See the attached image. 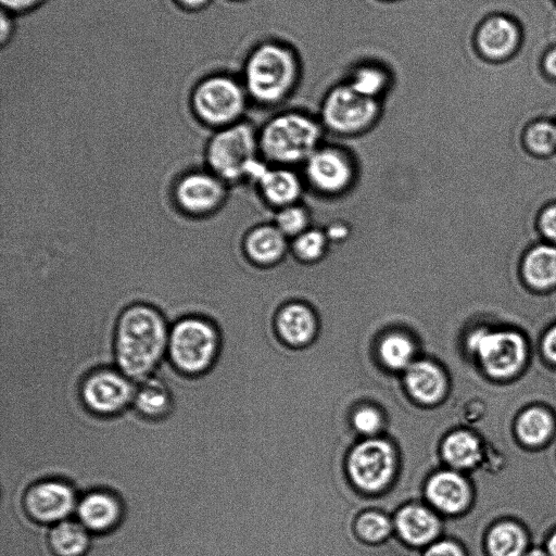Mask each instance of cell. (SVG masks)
I'll return each instance as SVG.
<instances>
[{"label": "cell", "mask_w": 556, "mask_h": 556, "mask_svg": "<svg viewBox=\"0 0 556 556\" xmlns=\"http://www.w3.org/2000/svg\"><path fill=\"white\" fill-rule=\"evenodd\" d=\"M170 325L154 305L127 304L118 313L113 331L116 368L135 382L153 375L167 355Z\"/></svg>", "instance_id": "1"}, {"label": "cell", "mask_w": 556, "mask_h": 556, "mask_svg": "<svg viewBox=\"0 0 556 556\" xmlns=\"http://www.w3.org/2000/svg\"><path fill=\"white\" fill-rule=\"evenodd\" d=\"M301 76L302 64L295 49L285 41L267 39L250 49L240 79L250 101L270 108L292 96Z\"/></svg>", "instance_id": "2"}, {"label": "cell", "mask_w": 556, "mask_h": 556, "mask_svg": "<svg viewBox=\"0 0 556 556\" xmlns=\"http://www.w3.org/2000/svg\"><path fill=\"white\" fill-rule=\"evenodd\" d=\"M318 117L301 110L279 112L258 129L262 159L269 165L302 166L323 143Z\"/></svg>", "instance_id": "3"}, {"label": "cell", "mask_w": 556, "mask_h": 556, "mask_svg": "<svg viewBox=\"0 0 556 556\" xmlns=\"http://www.w3.org/2000/svg\"><path fill=\"white\" fill-rule=\"evenodd\" d=\"M203 160L206 168L229 187L254 181L267 164L260 153L258 130L245 119L213 130Z\"/></svg>", "instance_id": "4"}, {"label": "cell", "mask_w": 556, "mask_h": 556, "mask_svg": "<svg viewBox=\"0 0 556 556\" xmlns=\"http://www.w3.org/2000/svg\"><path fill=\"white\" fill-rule=\"evenodd\" d=\"M222 336L214 320L198 314L184 315L170 325L167 359L182 375L200 376L218 358Z\"/></svg>", "instance_id": "5"}, {"label": "cell", "mask_w": 556, "mask_h": 556, "mask_svg": "<svg viewBox=\"0 0 556 556\" xmlns=\"http://www.w3.org/2000/svg\"><path fill=\"white\" fill-rule=\"evenodd\" d=\"M249 102L240 77L226 73L202 78L190 96L195 118L211 130L242 121Z\"/></svg>", "instance_id": "6"}, {"label": "cell", "mask_w": 556, "mask_h": 556, "mask_svg": "<svg viewBox=\"0 0 556 556\" xmlns=\"http://www.w3.org/2000/svg\"><path fill=\"white\" fill-rule=\"evenodd\" d=\"M381 114L382 101L368 98L341 80L321 98L318 118L325 131L339 137H356L370 130Z\"/></svg>", "instance_id": "7"}, {"label": "cell", "mask_w": 556, "mask_h": 556, "mask_svg": "<svg viewBox=\"0 0 556 556\" xmlns=\"http://www.w3.org/2000/svg\"><path fill=\"white\" fill-rule=\"evenodd\" d=\"M229 188L206 167H194L174 179L170 185V198L180 213L193 218H204L224 208Z\"/></svg>", "instance_id": "8"}, {"label": "cell", "mask_w": 556, "mask_h": 556, "mask_svg": "<svg viewBox=\"0 0 556 556\" xmlns=\"http://www.w3.org/2000/svg\"><path fill=\"white\" fill-rule=\"evenodd\" d=\"M137 383L117 368L100 366L89 370L78 382V397L91 414L116 416L132 404Z\"/></svg>", "instance_id": "9"}, {"label": "cell", "mask_w": 556, "mask_h": 556, "mask_svg": "<svg viewBox=\"0 0 556 556\" xmlns=\"http://www.w3.org/2000/svg\"><path fill=\"white\" fill-rule=\"evenodd\" d=\"M467 346L486 372L497 378L516 372L526 356L525 339L509 329L478 327L468 334Z\"/></svg>", "instance_id": "10"}, {"label": "cell", "mask_w": 556, "mask_h": 556, "mask_svg": "<svg viewBox=\"0 0 556 556\" xmlns=\"http://www.w3.org/2000/svg\"><path fill=\"white\" fill-rule=\"evenodd\" d=\"M302 167L304 182L324 197L346 193L356 180L354 159L336 146L321 144Z\"/></svg>", "instance_id": "11"}, {"label": "cell", "mask_w": 556, "mask_h": 556, "mask_svg": "<svg viewBox=\"0 0 556 556\" xmlns=\"http://www.w3.org/2000/svg\"><path fill=\"white\" fill-rule=\"evenodd\" d=\"M21 495L18 504L25 515L45 527L70 519L79 500L76 489L61 479L34 482Z\"/></svg>", "instance_id": "12"}, {"label": "cell", "mask_w": 556, "mask_h": 556, "mask_svg": "<svg viewBox=\"0 0 556 556\" xmlns=\"http://www.w3.org/2000/svg\"><path fill=\"white\" fill-rule=\"evenodd\" d=\"M522 33L511 16L494 13L484 17L473 35L478 54L490 62H503L519 50Z\"/></svg>", "instance_id": "13"}, {"label": "cell", "mask_w": 556, "mask_h": 556, "mask_svg": "<svg viewBox=\"0 0 556 556\" xmlns=\"http://www.w3.org/2000/svg\"><path fill=\"white\" fill-rule=\"evenodd\" d=\"M393 453L382 440H367L358 444L349 458V471L356 485L366 491H377L386 485L392 475Z\"/></svg>", "instance_id": "14"}, {"label": "cell", "mask_w": 556, "mask_h": 556, "mask_svg": "<svg viewBox=\"0 0 556 556\" xmlns=\"http://www.w3.org/2000/svg\"><path fill=\"white\" fill-rule=\"evenodd\" d=\"M77 520L91 533L102 535L115 530L124 516L121 498L106 489H94L79 496Z\"/></svg>", "instance_id": "15"}, {"label": "cell", "mask_w": 556, "mask_h": 556, "mask_svg": "<svg viewBox=\"0 0 556 556\" xmlns=\"http://www.w3.org/2000/svg\"><path fill=\"white\" fill-rule=\"evenodd\" d=\"M253 182L263 201L276 210L299 203L304 191V179L292 167L266 164Z\"/></svg>", "instance_id": "16"}, {"label": "cell", "mask_w": 556, "mask_h": 556, "mask_svg": "<svg viewBox=\"0 0 556 556\" xmlns=\"http://www.w3.org/2000/svg\"><path fill=\"white\" fill-rule=\"evenodd\" d=\"M244 257L254 266L268 268L279 264L290 251V240L271 224H260L242 238Z\"/></svg>", "instance_id": "17"}, {"label": "cell", "mask_w": 556, "mask_h": 556, "mask_svg": "<svg viewBox=\"0 0 556 556\" xmlns=\"http://www.w3.org/2000/svg\"><path fill=\"white\" fill-rule=\"evenodd\" d=\"M275 326L285 342L304 345L317 333L318 318L311 305L292 301L280 306L275 317Z\"/></svg>", "instance_id": "18"}, {"label": "cell", "mask_w": 556, "mask_h": 556, "mask_svg": "<svg viewBox=\"0 0 556 556\" xmlns=\"http://www.w3.org/2000/svg\"><path fill=\"white\" fill-rule=\"evenodd\" d=\"M523 283L536 292L556 289V245L544 243L530 248L520 262Z\"/></svg>", "instance_id": "19"}, {"label": "cell", "mask_w": 556, "mask_h": 556, "mask_svg": "<svg viewBox=\"0 0 556 556\" xmlns=\"http://www.w3.org/2000/svg\"><path fill=\"white\" fill-rule=\"evenodd\" d=\"M173 405L172 392L157 375L153 374L137 382L131 407L141 417L160 420L170 414Z\"/></svg>", "instance_id": "20"}, {"label": "cell", "mask_w": 556, "mask_h": 556, "mask_svg": "<svg viewBox=\"0 0 556 556\" xmlns=\"http://www.w3.org/2000/svg\"><path fill=\"white\" fill-rule=\"evenodd\" d=\"M46 543L52 556H87L92 534L78 520L65 519L47 528Z\"/></svg>", "instance_id": "21"}, {"label": "cell", "mask_w": 556, "mask_h": 556, "mask_svg": "<svg viewBox=\"0 0 556 556\" xmlns=\"http://www.w3.org/2000/svg\"><path fill=\"white\" fill-rule=\"evenodd\" d=\"M395 523L401 539L416 548L431 544L439 532L438 519L431 511L420 506L402 508Z\"/></svg>", "instance_id": "22"}, {"label": "cell", "mask_w": 556, "mask_h": 556, "mask_svg": "<svg viewBox=\"0 0 556 556\" xmlns=\"http://www.w3.org/2000/svg\"><path fill=\"white\" fill-rule=\"evenodd\" d=\"M429 501L440 510L453 514L465 507L469 490L465 479L454 471H441L427 484Z\"/></svg>", "instance_id": "23"}, {"label": "cell", "mask_w": 556, "mask_h": 556, "mask_svg": "<svg viewBox=\"0 0 556 556\" xmlns=\"http://www.w3.org/2000/svg\"><path fill=\"white\" fill-rule=\"evenodd\" d=\"M357 92L382 101L391 88V71L381 62L358 61L348 71L344 79Z\"/></svg>", "instance_id": "24"}, {"label": "cell", "mask_w": 556, "mask_h": 556, "mask_svg": "<svg viewBox=\"0 0 556 556\" xmlns=\"http://www.w3.org/2000/svg\"><path fill=\"white\" fill-rule=\"evenodd\" d=\"M405 382L412 396L421 403H434L444 392L443 375L430 362L412 363L407 367Z\"/></svg>", "instance_id": "25"}, {"label": "cell", "mask_w": 556, "mask_h": 556, "mask_svg": "<svg viewBox=\"0 0 556 556\" xmlns=\"http://www.w3.org/2000/svg\"><path fill=\"white\" fill-rule=\"evenodd\" d=\"M528 538L522 529L511 522L494 526L484 543L486 556H523L528 551Z\"/></svg>", "instance_id": "26"}, {"label": "cell", "mask_w": 556, "mask_h": 556, "mask_svg": "<svg viewBox=\"0 0 556 556\" xmlns=\"http://www.w3.org/2000/svg\"><path fill=\"white\" fill-rule=\"evenodd\" d=\"M444 459L455 468H469L480 458V445L470 433L458 431L448 435L442 447Z\"/></svg>", "instance_id": "27"}, {"label": "cell", "mask_w": 556, "mask_h": 556, "mask_svg": "<svg viewBox=\"0 0 556 556\" xmlns=\"http://www.w3.org/2000/svg\"><path fill=\"white\" fill-rule=\"evenodd\" d=\"M329 242L325 230L311 227L290 240V252L303 264H315L327 254Z\"/></svg>", "instance_id": "28"}, {"label": "cell", "mask_w": 556, "mask_h": 556, "mask_svg": "<svg viewBox=\"0 0 556 556\" xmlns=\"http://www.w3.org/2000/svg\"><path fill=\"white\" fill-rule=\"evenodd\" d=\"M522 142L527 151L540 157L556 152V123L548 119L531 122L522 132Z\"/></svg>", "instance_id": "29"}, {"label": "cell", "mask_w": 556, "mask_h": 556, "mask_svg": "<svg viewBox=\"0 0 556 556\" xmlns=\"http://www.w3.org/2000/svg\"><path fill=\"white\" fill-rule=\"evenodd\" d=\"M414 352V343L402 332L386 334L379 344L382 362L393 369L407 368L412 364Z\"/></svg>", "instance_id": "30"}, {"label": "cell", "mask_w": 556, "mask_h": 556, "mask_svg": "<svg viewBox=\"0 0 556 556\" xmlns=\"http://www.w3.org/2000/svg\"><path fill=\"white\" fill-rule=\"evenodd\" d=\"M552 426V418L545 410L530 408L520 415L517 433L526 444L538 445L549 435Z\"/></svg>", "instance_id": "31"}, {"label": "cell", "mask_w": 556, "mask_h": 556, "mask_svg": "<svg viewBox=\"0 0 556 556\" xmlns=\"http://www.w3.org/2000/svg\"><path fill=\"white\" fill-rule=\"evenodd\" d=\"M273 223L289 240L312 227L309 212L300 202L276 210Z\"/></svg>", "instance_id": "32"}, {"label": "cell", "mask_w": 556, "mask_h": 556, "mask_svg": "<svg viewBox=\"0 0 556 556\" xmlns=\"http://www.w3.org/2000/svg\"><path fill=\"white\" fill-rule=\"evenodd\" d=\"M391 525L387 517L377 513L361 516L356 523L359 539L367 544H379L389 535Z\"/></svg>", "instance_id": "33"}, {"label": "cell", "mask_w": 556, "mask_h": 556, "mask_svg": "<svg viewBox=\"0 0 556 556\" xmlns=\"http://www.w3.org/2000/svg\"><path fill=\"white\" fill-rule=\"evenodd\" d=\"M536 224L547 243L556 245V203L547 204L540 211Z\"/></svg>", "instance_id": "34"}, {"label": "cell", "mask_w": 556, "mask_h": 556, "mask_svg": "<svg viewBox=\"0 0 556 556\" xmlns=\"http://www.w3.org/2000/svg\"><path fill=\"white\" fill-rule=\"evenodd\" d=\"M353 420L356 429L365 434H371L376 432L381 425V418L379 414L372 408L359 409L354 415Z\"/></svg>", "instance_id": "35"}, {"label": "cell", "mask_w": 556, "mask_h": 556, "mask_svg": "<svg viewBox=\"0 0 556 556\" xmlns=\"http://www.w3.org/2000/svg\"><path fill=\"white\" fill-rule=\"evenodd\" d=\"M422 556H468L467 552L452 540L432 542L422 552Z\"/></svg>", "instance_id": "36"}, {"label": "cell", "mask_w": 556, "mask_h": 556, "mask_svg": "<svg viewBox=\"0 0 556 556\" xmlns=\"http://www.w3.org/2000/svg\"><path fill=\"white\" fill-rule=\"evenodd\" d=\"M46 0H0L1 9L13 15L33 12Z\"/></svg>", "instance_id": "37"}, {"label": "cell", "mask_w": 556, "mask_h": 556, "mask_svg": "<svg viewBox=\"0 0 556 556\" xmlns=\"http://www.w3.org/2000/svg\"><path fill=\"white\" fill-rule=\"evenodd\" d=\"M541 68L544 75L556 81V46L548 48L541 60Z\"/></svg>", "instance_id": "38"}, {"label": "cell", "mask_w": 556, "mask_h": 556, "mask_svg": "<svg viewBox=\"0 0 556 556\" xmlns=\"http://www.w3.org/2000/svg\"><path fill=\"white\" fill-rule=\"evenodd\" d=\"M545 356L556 364V324L547 329L542 340Z\"/></svg>", "instance_id": "39"}, {"label": "cell", "mask_w": 556, "mask_h": 556, "mask_svg": "<svg viewBox=\"0 0 556 556\" xmlns=\"http://www.w3.org/2000/svg\"><path fill=\"white\" fill-rule=\"evenodd\" d=\"M180 7L187 10H199L207 4H210L213 0H175Z\"/></svg>", "instance_id": "40"}, {"label": "cell", "mask_w": 556, "mask_h": 556, "mask_svg": "<svg viewBox=\"0 0 556 556\" xmlns=\"http://www.w3.org/2000/svg\"><path fill=\"white\" fill-rule=\"evenodd\" d=\"M545 549L549 556H556V531L546 540Z\"/></svg>", "instance_id": "41"}, {"label": "cell", "mask_w": 556, "mask_h": 556, "mask_svg": "<svg viewBox=\"0 0 556 556\" xmlns=\"http://www.w3.org/2000/svg\"><path fill=\"white\" fill-rule=\"evenodd\" d=\"M523 556H549L545 547L533 546L528 548Z\"/></svg>", "instance_id": "42"}, {"label": "cell", "mask_w": 556, "mask_h": 556, "mask_svg": "<svg viewBox=\"0 0 556 556\" xmlns=\"http://www.w3.org/2000/svg\"><path fill=\"white\" fill-rule=\"evenodd\" d=\"M112 480H113V479H112ZM109 481H110V480H109ZM114 481H122V479H114ZM106 482H108V481H106ZM104 483H105V482H104ZM104 483H103V484H104ZM103 484H102V485H103ZM102 485H101V486H102ZM101 486H100V488H101ZM100 488H99V489H100Z\"/></svg>", "instance_id": "43"}, {"label": "cell", "mask_w": 556, "mask_h": 556, "mask_svg": "<svg viewBox=\"0 0 556 556\" xmlns=\"http://www.w3.org/2000/svg\"><path fill=\"white\" fill-rule=\"evenodd\" d=\"M379 1L391 2V1H399V0H379Z\"/></svg>", "instance_id": "44"}, {"label": "cell", "mask_w": 556, "mask_h": 556, "mask_svg": "<svg viewBox=\"0 0 556 556\" xmlns=\"http://www.w3.org/2000/svg\"><path fill=\"white\" fill-rule=\"evenodd\" d=\"M232 1H239V2H242V1H249V0H232Z\"/></svg>", "instance_id": "45"}, {"label": "cell", "mask_w": 556, "mask_h": 556, "mask_svg": "<svg viewBox=\"0 0 556 556\" xmlns=\"http://www.w3.org/2000/svg\"><path fill=\"white\" fill-rule=\"evenodd\" d=\"M554 1H555V3H556V0H554Z\"/></svg>", "instance_id": "46"}]
</instances>
